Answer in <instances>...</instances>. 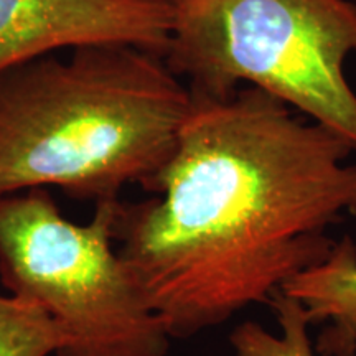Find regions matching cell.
I'll use <instances>...</instances> for the list:
<instances>
[{"instance_id": "6da1fadb", "label": "cell", "mask_w": 356, "mask_h": 356, "mask_svg": "<svg viewBox=\"0 0 356 356\" xmlns=\"http://www.w3.org/2000/svg\"><path fill=\"white\" fill-rule=\"evenodd\" d=\"M351 152L259 88L193 96L175 152L145 188L157 197L119 202L114 222L119 256L168 335L269 305L322 264L337 243L327 229L356 215Z\"/></svg>"}, {"instance_id": "7a4b0ae2", "label": "cell", "mask_w": 356, "mask_h": 356, "mask_svg": "<svg viewBox=\"0 0 356 356\" xmlns=\"http://www.w3.org/2000/svg\"><path fill=\"white\" fill-rule=\"evenodd\" d=\"M193 108L162 56L89 44L0 74V195L58 186L76 200L147 188Z\"/></svg>"}, {"instance_id": "3957f363", "label": "cell", "mask_w": 356, "mask_h": 356, "mask_svg": "<svg viewBox=\"0 0 356 356\" xmlns=\"http://www.w3.org/2000/svg\"><path fill=\"white\" fill-rule=\"evenodd\" d=\"M163 61L193 96L225 99L249 83L356 150L355 0H172Z\"/></svg>"}, {"instance_id": "277c9868", "label": "cell", "mask_w": 356, "mask_h": 356, "mask_svg": "<svg viewBox=\"0 0 356 356\" xmlns=\"http://www.w3.org/2000/svg\"><path fill=\"white\" fill-rule=\"evenodd\" d=\"M119 198L86 225L66 220L44 188L0 195V282L38 305L63 343L55 356H165L172 337L115 251Z\"/></svg>"}, {"instance_id": "5b68a950", "label": "cell", "mask_w": 356, "mask_h": 356, "mask_svg": "<svg viewBox=\"0 0 356 356\" xmlns=\"http://www.w3.org/2000/svg\"><path fill=\"white\" fill-rule=\"evenodd\" d=\"M172 22V0H0V74L89 44H129L163 58Z\"/></svg>"}, {"instance_id": "8992f818", "label": "cell", "mask_w": 356, "mask_h": 356, "mask_svg": "<svg viewBox=\"0 0 356 356\" xmlns=\"http://www.w3.org/2000/svg\"><path fill=\"white\" fill-rule=\"evenodd\" d=\"M282 292L304 307L312 325L328 323L314 345L320 356H356V243L350 236Z\"/></svg>"}, {"instance_id": "52a82bcc", "label": "cell", "mask_w": 356, "mask_h": 356, "mask_svg": "<svg viewBox=\"0 0 356 356\" xmlns=\"http://www.w3.org/2000/svg\"><path fill=\"white\" fill-rule=\"evenodd\" d=\"M269 307L282 333L273 335L259 323L243 322L229 337L234 356H317L309 333L312 323L304 307L282 291L275 293Z\"/></svg>"}, {"instance_id": "ba28073f", "label": "cell", "mask_w": 356, "mask_h": 356, "mask_svg": "<svg viewBox=\"0 0 356 356\" xmlns=\"http://www.w3.org/2000/svg\"><path fill=\"white\" fill-rule=\"evenodd\" d=\"M61 343V332L47 312L0 291V356H51Z\"/></svg>"}, {"instance_id": "9c48e42d", "label": "cell", "mask_w": 356, "mask_h": 356, "mask_svg": "<svg viewBox=\"0 0 356 356\" xmlns=\"http://www.w3.org/2000/svg\"><path fill=\"white\" fill-rule=\"evenodd\" d=\"M355 2H356V0H355Z\"/></svg>"}]
</instances>
